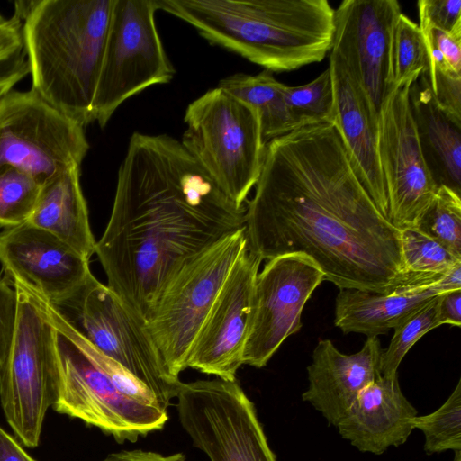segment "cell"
Returning <instances> with one entry per match:
<instances>
[{
  "label": "cell",
  "mask_w": 461,
  "mask_h": 461,
  "mask_svg": "<svg viewBox=\"0 0 461 461\" xmlns=\"http://www.w3.org/2000/svg\"><path fill=\"white\" fill-rule=\"evenodd\" d=\"M420 29L423 35L440 51L451 68L461 73V25L448 32L435 28Z\"/></svg>",
  "instance_id": "cell-36"
},
{
  "label": "cell",
  "mask_w": 461,
  "mask_h": 461,
  "mask_svg": "<svg viewBox=\"0 0 461 461\" xmlns=\"http://www.w3.org/2000/svg\"><path fill=\"white\" fill-rule=\"evenodd\" d=\"M85 128L33 90L11 91L0 99V170L19 168L41 185L89 150Z\"/></svg>",
  "instance_id": "cell-10"
},
{
  "label": "cell",
  "mask_w": 461,
  "mask_h": 461,
  "mask_svg": "<svg viewBox=\"0 0 461 461\" xmlns=\"http://www.w3.org/2000/svg\"><path fill=\"white\" fill-rule=\"evenodd\" d=\"M428 70V52L419 24L401 13L393 39V88L409 80L416 81Z\"/></svg>",
  "instance_id": "cell-29"
},
{
  "label": "cell",
  "mask_w": 461,
  "mask_h": 461,
  "mask_svg": "<svg viewBox=\"0 0 461 461\" xmlns=\"http://www.w3.org/2000/svg\"><path fill=\"white\" fill-rule=\"evenodd\" d=\"M283 94L294 129L320 123L334 124L336 101L329 68L307 84L285 85Z\"/></svg>",
  "instance_id": "cell-25"
},
{
  "label": "cell",
  "mask_w": 461,
  "mask_h": 461,
  "mask_svg": "<svg viewBox=\"0 0 461 461\" xmlns=\"http://www.w3.org/2000/svg\"><path fill=\"white\" fill-rule=\"evenodd\" d=\"M382 353L375 336L367 337L362 348L350 355L341 353L330 339L319 340L302 399L337 427L362 390L382 376Z\"/></svg>",
  "instance_id": "cell-18"
},
{
  "label": "cell",
  "mask_w": 461,
  "mask_h": 461,
  "mask_svg": "<svg viewBox=\"0 0 461 461\" xmlns=\"http://www.w3.org/2000/svg\"><path fill=\"white\" fill-rule=\"evenodd\" d=\"M328 68L336 101L334 125L362 185L388 220V194L377 146L378 117L361 87L338 60L330 57Z\"/></svg>",
  "instance_id": "cell-19"
},
{
  "label": "cell",
  "mask_w": 461,
  "mask_h": 461,
  "mask_svg": "<svg viewBox=\"0 0 461 461\" xmlns=\"http://www.w3.org/2000/svg\"><path fill=\"white\" fill-rule=\"evenodd\" d=\"M261 262L248 248L235 263L195 336L187 367L236 381L243 365L254 283Z\"/></svg>",
  "instance_id": "cell-16"
},
{
  "label": "cell",
  "mask_w": 461,
  "mask_h": 461,
  "mask_svg": "<svg viewBox=\"0 0 461 461\" xmlns=\"http://www.w3.org/2000/svg\"><path fill=\"white\" fill-rule=\"evenodd\" d=\"M41 186L33 176L19 168L0 170V225L10 228L27 221Z\"/></svg>",
  "instance_id": "cell-30"
},
{
  "label": "cell",
  "mask_w": 461,
  "mask_h": 461,
  "mask_svg": "<svg viewBox=\"0 0 461 461\" xmlns=\"http://www.w3.org/2000/svg\"><path fill=\"white\" fill-rule=\"evenodd\" d=\"M17 292L14 285L0 278V366L12 344L18 309Z\"/></svg>",
  "instance_id": "cell-35"
},
{
  "label": "cell",
  "mask_w": 461,
  "mask_h": 461,
  "mask_svg": "<svg viewBox=\"0 0 461 461\" xmlns=\"http://www.w3.org/2000/svg\"><path fill=\"white\" fill-rule=\"evenodd\" d=\"M57 343L59 372L51 406L55 411L95 427L119 443L135 442L164 428L167 409L122 393L106 374L59 330Z\"/></svg>",
  "instance_id": "cell-12"
},
{
  "label": "cell",
  "mask_w": 461,
  "mask_h": 461,
  "mask_svg": "<svg viewBox=\"0 0 461 461\" xmlns=\"http://www.w3.org/2000/svg\"><path fill=\"white\" fill-rule=\"evenodd\" d=\"M80 167L73 166L46 182L27 221L50 232L89 260L96 241L91 230Z\"/></svg>",
  "instance_id": "cell-23"
},
{
  "label": "cell",
  "mask_w": 461,
  "mask_h": 461,
  "mask_svg": "<svg viewBox=\"0 0 461 461\" xmlns=\"http://www.w3.org/2000/svg\"><path fill=\"white\" fill-rule=\"evenodd\" d=\"M413 228L461 258L460 194L447 186H438L433 201L417 220Z\"/></svg>",
  "instance_id": "cell-27"
},
{
  "label": "cell",
  "mask_w": 461,
  "mask_h": 461,
  "mask_svg": "<svg viewBox=\"0 0 461 461\" xmlns=\"http://www.w3.org/2000/svg\"><path fill=\"white\" fill-rule=\"evenodd\" d=\"M28 74L23 22L14 14L0 26V99Z\"/></svg>",
  "instance_id": "cell-32"
},
{
  "label": "cell",
  "mask_w": 461,
  "mask_h": 461,
  "mask_svg": "<svg viewBox=\"0 0 461 461\" xmlns=\"http://www.w3.org/2000/svg\"><path fill=\"white\" fill-rule=\"evenodd\" d=\"M212 45L271 72L292 71L330 53L335 9L327 0H155Z\"/></svg>",
  "instance_id": "cell-4"
},
{
  "label": "cell",
  "mask_w": 461,
  "mask_h": 461,
  "mask_svg": "<svg viewBox=\"0 0 461 461\" xmlns=\"http://www.w3.org/2000/svg\"><path fill=\"white\" fill-rule=\"evenodd\" d=\"M460 288L458 273L449 271L433 285L400 288L387 294L339 289L334 324L345 334L355 332L377 337L393 330L438 295Z\"/></svg>",
  "instance_id": "cell-21"
},
{
  "label": "cell",
  "mask_w": 461,
  "mask_h": 461,
  "mask_svg": "<svg viewBox=\"0 0 461 461\" xmlns=\"http://www.w3.org/2000/svg\"><path fill=\"white\" fill-rule=\"evenodd\" d=\"M6 21V19L2 15L0 14V26Z\"/></svg>",
  "instance_id": "cell-41"
},
{
  "label": "cell",
  "mask_w": 461,
  "mask_h": 461,
  "mask_svg": "<svg viewBox=\"0 0 461 461\" xmlns=\"http://www.w3.org/2000/svg\"><path fill=\"white\" fill-rule=\"evenodd\" d=\"M461 289L444 293L438 296L437 315L438 323L461 326Z\"/></svg>",
  "instance_id": "cell-37"
},
{
  "label": "cell",
  "mask_w": 461,
  "mask_h": 461,
  "mask_svg": "<svg viewBox=\"0 0 461 461\" xmlns=\"http://www.w3.org/2000/svg\"><path fill=\"white\" fill-rule=\"evenodd\" d=\"M410 104L421 153L437 186L461 194V124L435 100L427 71L411 86Z\"/></svg>",
  "instance_id": "cell-22"
},
{
  "label": "cell",
  "mask_w": 461,
  "mask_h": 461,
  "mask_svg": "<svg viewBox=\"0 0 461 461\" xmlns=\"http://www.w3.org/2000/svg\"><path fill=\"white\" fill-rule=\"evenodd\" d=\"M244 227L249 250L262 261L307 257L339 289L387 294L429 285L405 270L401 230L365 189L331 123L267 143Z\"/></svg>",
  "instance_id": "cell-1"
},
{
  "label": "cell",
  "mask_w": 461,
  "mask_h": 461,
  "mask_svg": "<svg viewBox=\"0 0 461 461\" xmlns=\"http://www.w3.org/2000/svg\"><path fill=\"white\" fill-rule=\"evenodd\" d=\"M184 121V148L230 200L246 205L267 146L257 111L217 86L188 104Z\"/></svg>",
  "instance_id": "cell-5"
},
{
  "label": "cell",
  "mask_w": 461,
  "mask_h": 461,
  "mask_svg": "<svg viewBox=\"0 0 461 461\" xmlns=\"http://www.w3.org/2000/svg\"><path fill=\"white\" fill-rule=\"evenodd\" d=\"M54 307L98 350L144 384L167 409L182 382L168 371L145 323L106 285L92 275L76 294Z\"/></svg>",
  "instance_id": "cell-8"
},
{
  "label": "cell",
  "mask_w": 461,
  "mask_h": 461,
  "mask_svg": "<svg viewBox=\"0 0 461 461\" xmlns=\"http://www.w3.org/2000/svg\"><path fill=\"white\" fill-rule=\"evenodd\" d=\"M323 280L307 257L288 254L267 260L254 283L243 365L265 366L283 342L299 331L303 307Z\"/></svg>",
  "instance_id": "cell-13"
},
{
  "label": "cell",
  "mask_w": 461,
  "mask_h": 461,
  "mask_svg": "<svg viewBox=\"0 0 461 461\" xmlns=\"http://www.w3.org/2000/svg\"><path fill=\"white\" fill-rule=\"evenodd\" d=\"M18 309L7 357L0 366V402L23 446H39L47 411L58 387L57 330L42 301L16 282Z\"/></svg>",
  "instance_id": "cell-6"
},
{
  "label": "cell",
  "mask_w": 461,
  "mask_h": 461,
  "mask_svg": "<svg viewBox=\"0 0 461 461\" xmlns=\"http://www.w3.org/2000/svg\"><path fill=\"white\" fill-rule=\"evenodd\" d=\"M247 249L243 226L185 261L158 294L145 326L175 377L187 368L195 336L228 275Z\"/></svg>",
  "instance_id": "cell-7"
},
{
  "label": "cell",
  "mask_w": 461,
  "mask_h": 461,
  "mask_svg": "<svg viewBox=\"0 0 461 461\" xmlns=\"http://www.w3.org/2000/svg\"><path fill=\"white\" fill-rule=\"evenodd\" d=\"M412 427L422 431L424 450L428 455L446 450L461 451V381L438 410L415 416Z\"/></svg>",
  "instance_id": "cell-28"
},
{
  "label": "cell",
  "mask_w": 461,
  "mask_h": 461,
  "mask_svg": "<svg viewBox=\"0 0 461 461\" xmlns=\"http://www.w3.org/2000/svg\"><path fill=\"white\" fill-rule=\"evenodd\" d=\"M0 461H36L20 441L0 426Z\"/></svg>",
  "instance_id": "cell-39"
},
{
  "label": "cell",
  "mask_w": 461,
  "mask_h": 461,
  "mask_svg": "<svg viewBox=\"0 0 461 461\" xmlns=\"http://www.w3.org/2000/svg\"><path fill=\"white\" fill-rule=\"evenodd\" d=\"M427 77L440 108L461 124V73L452 69L436 48H430L428 51Z\"/></svg>",
  "instance_id": "cell-33"
},
{
  "label": "cell",
  "mask_w": 461,
  "mask_h": 461,
  "mask_svg": "<svg viewBox=\"0 0 461 461\" xmlns=\"http://www.w3.org/2000/svg\"><path fill=\"white\" fill-rule=\"evenodd\" d=\"M100 461H186V459L182 453L164 455L150 450L131 449L110 453Z\"/></svg>",
  "instance_id": "cell-38"
},
{
  "label": "cell",
  "mask_w": 461,
  "mask_h": 461,
  "mask_svg": "<svg viewBox=\"0 0 461 461\" xmlns=\"http://www.w3.org/2000/svg\"><path fill=\"white\" fill-rule=\"evenodd\" d=\"M420 28L451 32L461 25V0L418 1Z\"/></svg>",
  "instance_id": "cell-34"
},
{
  "label": "cell",
  "mask_w": 461,
  "mask_h": 461,
  "mask_svg": "<svg viewBox=\"0 0 461 461\" xmlns=\"http://www.w3.org/2000/svg\"><path fill=\"white\" fill-rule=\"evenodd\" d=\"M453 461H461V451H455V457Z\"/></svg>",
  "instance_id": "cell-40"
},
{
  "label": "cell",
  "mask_w": 461,
  "mask_h": 461,
  "mask_svg": "<svg viewBox=\"0 0 461 461\" xmlns=\"http://www.w3.org/2000/svg\"><path fill=\"white\" fill-rule=\"evenodd\" d=\"M114 0L15 2L32 90L84 128L94 107Z\"/></svg>",
  "instance_id": "cell-3"
},
{
  "label": "cell",
  "mask_w": 461,
  "mask_h": 461,
  "mask_svg": "<svg viewBox=\"0 0 461 461\" xmlns=\"http://www.w3.org/2000/svg\"><path fill=\"white\" fill-rule=\"evenodd\" d=\"M155 0H114L94 107V120L104 128L130 97L169 83L176 69L158 34Z\"/></svg>",
  "instance_id": "cell-9"
},
{
  "label": "cell",
  "mask_w": 461,
  "mask_h": 461,
  "mask_svg": "<svg viewBox=\"0 0 461 461\" xmlns=\"http://www.w3.org/2000/svg\"><path fill=\"white\" fill-rule=\"evenodd\" d=\"M439 295L393 329L391 342L381 357L383 376L396 375L402 360L411 347L426 333L440 326L437 315Z\"/></svg>",
  "instance_id": "cell-31"
},
{
  "label": "cell",
  "mask_w": 461,
  "mask_h": 461,
  "mask_svg": "<svg viewBox=\"0 0 461 461\" xmlns=\"http://www.w3.org/2000/svg\"><path fill=\"white\" fill-rule=\"evenodd\" d=\"M417 415L401 390L398 375H382L362 390L337 428L359 451L381 455L407 441Z\"/></svg>",
  "instance_id": "cell-20"
},
{
  "label": "cell",
  "mask_w": 461,
  "mask_h": 461,
  "mask_svg": "<svg viewBox=\"0 0 461 461\" xmlns=\"http://www.w3.org/2000/svg\"><path fill=\"white\" fill-rule=\"evenodd\" d=\"M245 211L180 140L134 132L118 170L109 221L95 244L106 285L145 323L176 270L243 227Z\"/></svg>",
  "instance_id": "cell-2"
},
{
  "label": "cell",
  "mask_w": 461,
  "mask_h": 461,
  "mask_svg": "<svg viewBox=\"0 0 461 461\" xmlns=\"http://www.w3.org/2000/svg\"><path fill=\"white\" fill-rule=\"evenodd\" d=\"M401 251L405 270L415 278L434 283L461 264V258L415 228L401 230Z\"/></svg>",
  "instance_id": "cell-26"
},
{
  "label": "cell",
  "mask_w": 461,
  "mask_h": 461,
  "mask_svg": "<svg viewBox=\"0 0 461 461\" xmlns=\"http://www.w3.org/2000/svg\"><path fill=\"white\" fill-rule=\"evenodd\" d=\"M176 398L182 428L210 461H276L255 405L237 381L182 383Z\"/></svg>",
  "instance_id": "cell-11"
},
{
  "label": "cell",
  "mask_w": 461,
  "mask_h": 461,
  "mask_svg": "<svg viewBox=\"0 0 461 461\" xmlns=\"http://www.w3.org/2000/svg\"><path fill=\"white\" fill-rule=\"evenodd\" d=\"M401 13L396 0H344L335 9L330 57L358 84L377 117L393 90V39Z\"/></svg>",
  "instance_id": "cell-15"
},
{
  "label": "cell",
  "mask_w": 461,
  "mask_h": 461,
  "mask_svg": "<svg viewBox=\"0 0 461 461\" xmlns=\"http://www.w3.org/2000/svg\"><path fill=\"white\" fill-rule=\"evenodd\" d=\"M414 80L393 88L377 120L379 160L388 194V221L398 230L413 228L433 201L438 186L424 161L410 104Z\"/></svg>",
  "instance_id": "cell-14"
},
{
  "label": "cell",
  "mask_w": 461,
  "mask_h": 461,
  "mask_svg": "<svg viewBox=\"0 0 461 461\" xmlns=\"http://www.w3.org/2000/svg\"><path fill=\"white\" fill-rule=\"evenodd\" d=\"M284 86L275 78L273 72L267 69L256 75L236 73L218 84L257 111L266 144L295 130L285 102Z\"/></svg>",
  "instance_id": "cell-24"
},
{
  "label": "cell",
  "mask_w": 461,
  "mask_h": 461,
  "mask_svg": "<svg viewBox=\"0 0 461 461\" xmlns=\"http://www.w3.org/2000/svg\"><path fill=\"white\" fill-rule=\"evenodd\" d=\"M0 263L13 282L54 306L76 294L93 275L89 260L29 221L0 232Z\"/></svg>",
  "instance_id": "cell-17"
}]
</instances>
